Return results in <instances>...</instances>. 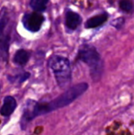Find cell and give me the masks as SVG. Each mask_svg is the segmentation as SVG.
Returning a JSON list of instances; mask_svg holds the SVG:
<instances>
[{
	"label": "cell",
	"instance_id": "obj_7",
	"mask_svg": "<svg viewBox=\"0 0 134 135\" xmlns=\"http://www.w3.org/2000/svg\"><path fill=\"white\" fill-rule=\"evenodd\" d=\"M82 22V18L77 13L68 10L65 16V25L69 30H75Z\"/></svg>",
	"mask_w": 134,
	"mask_h": 135
},
{
	"label": "cell",
	"instance_id": "obj_12",
	"mask_svg": "<svg viewBox=\"0 0 134 135\" xmlns=\"http://www.w3.org/2000/svg\"><path fill=\"white\" fill-rule=\"evenodd\" d=\"M123 24H124V18H117V20H115L114 21L112 22V25L116 28H120Z\"/></svg>",
	"mask_w": 134,
	"mask_h": 135
},
{
	"label": "cell",
	"instance_id": "obj_9",
	"mask_svg": "<svg viewBox=\"0 0 134 135\" xmlns=\"http://www.w3.org/2000/svg\"><path fill=\"white\" fill-rule=\"evenodd\" d=\"M29 59V54L25 50H18L14 56V62L18 65H25Z\"/></svg>",
	"mask_w": 134,
	"mask_h": 135
},
{
	"label": "cell",
	"instance_id": "obj_10",
	"mask_svg": "<svg viewBox=\"0 0 134 135\" xmlns=\"http://www.w3.org/2000/svg\"><path fill=\"white\" fill-rule=\"evenodd\" d=\"M48 1L49 0H31L29 5L36 12H43L46 9Z\"/></svg>",
	"mask_w": 134,
	"mask_h": 135
},
{
	"label": "cell",
	"instance_id": "obj_4",
	"mask_svg": "<svg viewBox=\"0 0 134 135\" xmlns=\"http://www.w3.org/2000/svg\"><path fill=\"white\" fill-rule=\"evenodd\" d=\"M10 33L8 14L6 9H3L0 17V62H6L8 58Z\"/></svg>",
	"mask_w": 134,
	"mask_h": 135
},
{
	"label": "cell",
	"instance_id": "obj_3",
	"mask_svg": "<svg viewBox=\"0 0 134 135\" xmlns=\"http://www.w3.org/2000/svg\"><path fill=\"white\" fill-rule=\"evenodd\" d=\"M58 85L62 88L66 87L72 80V69L69 60L60 55H52L48 62Z\"/></svg>",
	"mask_w": 134,
	"mask_h": 135
},
{
	"label": "cell",
	"instance_id": "obj_11",
	"mask_svg": "<svg viewBox=\"0 0 134 135\" xmlns=\"http://www.w3.org/2000/svg\"><path fill=\"white\" fill-rule=\"evenodd\" d=\"M120 7L125 12H131L133 10V4L131 0H120Z\"/></svg>",
	"mask_w": 134,
	"mask_h": 135
},
{
	"label": "cell",
	"instance_id": "obj_2",
	"mask_svg": "<svg viewBox=\"0 0 134 135\" xmlns=\"http://www.w3.org/2000/svg\"><path fill=\"white\" fill-rule=\"evenodd\" d=\"M77 58L88 65L94 81L100 79L103 74V61L97 49L90 45H83L78 51Z\"/></svg>",
	"mask_w": 134,
	"mask_h": 135
},
{
	"label": "cell",
	"instance_id": "obj_1",
	"mask_svg": "<svg viewBox=\"0 0 134 135\" xmlns=\"http://www.w3.org/2000/svg\"><path fill=\"white\" fill-rule=\"evenodd\" d=\"M87 84L80 83L68 88L61 96L54 98L52 101L48 102V103H38L33 100H29L25 107V110H24L22 123L26 124L37 116L47 114L49 112H52L55 109L69 105L73 101H75L76 98H78L81 95L84 94L87 90Z\"/></svg>",
	"mask_w": 134,
	"mask_h": 135
},
{
	"label": "cell",
	"instance_id": "obj_6",
	"mask_svg": "<svg viewBox=\"0 0 134 135\" xmlns=\"http://www.w3.org/2000/svg\"><path fill=\"white\" fill-rule=\"evenodd\" d=\"M17 108V101L13 97L7 96L4 98L3 105L0 109V114L4 117L10 116Z\"/></svg>",
	"mask_w": 134,
	"mask_h": 135
},
{
	"label": "cell",
	"instance_id": "obj_5",
	"mask_svg": "<svg viewBox=\"0 0 134 135\" xmlns=\"http://www.w3.org/2000/svg\"><path fill=\"white\" fill-rule=\"evenodd\" d=\"M43 20H44V18L42 15L39 14V12L28 13L22 18L23 26L29 31L31 32L39 31L43 23Z\"/></svg>",
	"mask_w": 134,
	"mask_h": 135
},
{
	"label": "cell",
	"instance_id": "obj_8",
	"mask_svg": "<svg viewBox=\"0 0 134 135\" xmlns=\"http://www.w3.org/2000/svg\"><path fill=\"white\" fill-rule=\"evenodd\" d=\"M107 17L108 16H107V13H103V14L93 17V18H89V20L86 22L85 27L86 28H93L98 27V26H101L102 24L107 21Z\"/></svg>",
	"mask_w": 134,
	"mask_h": 135
}]
</instances>
